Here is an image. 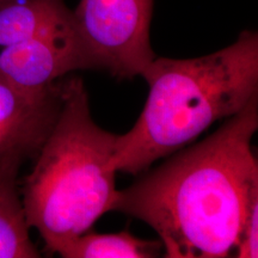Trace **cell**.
I'll list each match as a JSON object with an SVG mask.
<instances>
[{"mask_svg":"<svg viewBox=\"0 0 258 258\" xmlns=\"http://www.w3.org/2000/svg\"><path fill=\"white\" fill-rule=\"evenodd\" d=\"M61 105V83L49 91L24 93L0 79V158L36 156Z\"/></svg>","mask_w":258,"mask_h":258,"instance_id":"cell-6","label":"cell"},{"mask_svg":"<svg viewBox=\"0 0 258 258\" xmlns=\"http://www.w3.org/2000/svg\"><path fill=\"white\" fill-rule=\"evenodd\" d=\"M74 23L64 0H0V48L53 34Z\"/></svg>","mask_w":258,"mask_h":258,"instance_id":"cell-7","label":"cell"},{"mask_svg":"<svg viewBox=\"0 0 258 258\" xmlns=\"http://www.w3.org/2000/svg\"><path fill=\"white\" fill-rule=\"evenodd\" d=\"M160 240H144L131 232L96 233L89 230L59 251L63 258H152L160 254Z\"/></svg>","mask_w":258,"mask_h":258,"instance_id":"cell-9","label":"cell"},{"mask_svg":"<svg viewBox=\"0 0 258 258\" xmlns=\"http://www.w3.org/2000/svg\"><path fill=\"white\" fill-rule=\"evenodd\" d=\"M233 256L235 258L258 257V201L253 203L245 219Z\"/></svg>","mask_w":258,"mask_h":258,"instance_id":"cell-10","label":"cell"},{"mask_svg":"<svg viewBox=\"0 0 258 258\" xmlns=\"http://www.w3.org/2000/svg\"><path fill=\"white\" fill-rule=\"evenodd\" d=\"M27 157L14 153L0 158V258H36V249L18 188V172Z\"/></svg>","mask_w":258,"mask_h":258,"instance_id":"cell-8","label":"cell"},{"mask_svg":"<svg viewBox=\"0 0 258 258\" xmlns=\"http://www.w3.org/2000/svg\"><path fill=\"white\" fill-rule=\"evenodd\" d=\"M118 135L92 120L83 80L61 83V105L21 190L29 227L59 253L112 211L117 189L111 165Z\"/></svg>","mask_w":258,"mask_h":258,"instance_id":"cell-3","label":"cell"},{"mask_svg":"<svg viewBox=\"0 0 258 258\" xmlns=\"http://www.w3.org/2000/svg\"><path fill=\"white\" fill-rule=\"evenodd\" d=\"M143 78L148 96L131 131L118 135L116 172H143L257 97L258 34L241 31L230 46L194 59L156 56Z\"/></svg>","mask_w":258,"mask_h":258,"instance_id":"cell-2","label":"cell"},{"mask_svg":"<svg viewBox=\"0 0 258 258\" xmlns=\"http://www.w3.org/2000/svg\"><path fill=\"white\" fill-rule=\"evenodd\" d=\"M257 129L258 96L205 140L117 190L112 211L151 226L167 258L233 256L258 201Z\"/></svg>","mask_w":258,"mask_h":258,"instance_id":"cell-1","label":"cell"},{"mask_svg":"<svg viewBox=\"0 0 258 258\" xmlns=\"http://www.w3.org/2000/svg\"><path fill=\"white\" fill-rule=\"evenodd\" d=\"M93 69L76 24L0 50V78L24 93L53 89L64 74Z\"/></svg>","mask_w":258,"mask_h":258,"instance_id":"cell-5","label":"cell"},{"mask_svg":"<svg viewBox=\"0 0 258 258\" xmlns=\"http://www.w3.org/2000/svg\"><path fill=\"white\" fill-rule=\"evenodd\" d=\"M153 0H80L74 24L92 67L118 79L143 77L156 59L151 47Z\"/></svg>","mask_w":258,"mask_h":258,"instance_id":"cell-4","label":"cell"}]
</instances>
